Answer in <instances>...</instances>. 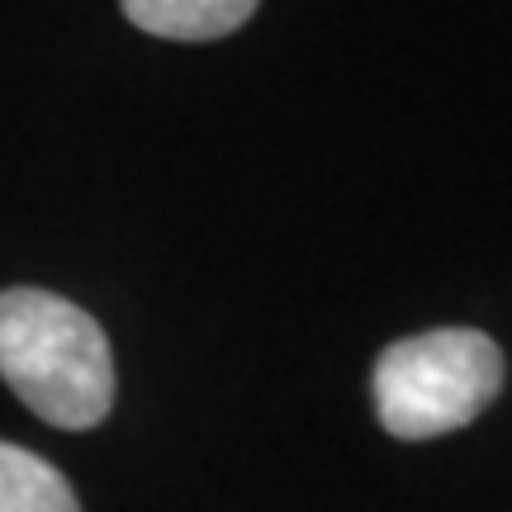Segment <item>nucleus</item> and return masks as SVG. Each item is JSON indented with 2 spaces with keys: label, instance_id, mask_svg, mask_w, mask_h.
<instances>
[{
  "label": "nucleus",
  "instance_id": "nucleus-4",
  "mask_svg": "<svg viewBox=\"0 0 512 512\" xmlns=\"http://www.w3.org/2000/svg\"><path fill=\"white\" fill-rule=\"evenodd\" d=\"M0 512H81V503L57 465L0 441Z\"/></svg>",
  "mask_w": 512,
  "mask_h": 512
},
{
  "label": "nucleus",
  "instance_id": "nucleus-1",
  "mask_svg": "<svg viewBox=\"0 0 512 512\" xmlns=\"http://www.w3.org/2000/svg\"><path fill=\"white\" fill-rule=\"evenodd\" d=\"M0 380L62 432L105 422L114 403L110 342L86 309L48 290L0 294Z\"/></svg>",
  "mask_w": 512,
  "mask_h": 512
},
{
  "label": "nucleus",
  "instance_id": "nucleus-3",
  "mask_svg": "<svg viewBox=\"0 0 512 512\" xmlns=\"http://www.w3.org/2000/svg\"><path fill=\"white\" fill-rule=\"evenodd\" d=\"M261 0H124V15L157 38L176 43H209L228 38L256 15Z\"/></svg>",
  "mask_w": 512,
  "mask_h": 512
},
{
  "label": "nucleus",
  "instance_id": "nucleus-2",
  "mask_svg": "<svg viewBox=\"0 0 512 512\" xmlns=\"http://www.w3.org/2000/svg\"><path fill=\"white\" fill-rule=\"evenodd\" d=\"M375 413L399 441L460 432L498 399L503 351L475 328H437L394 342L375 361Z\"/></svg>",
  "mask_w": 512,
  "mask_h": 512
}]
</instances>
